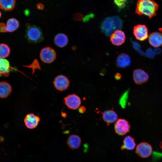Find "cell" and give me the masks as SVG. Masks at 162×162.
I'll list each match as a JSON object with an SVG mask.
<instances>
[{"label": "cell", "mask_w": 162, "mask_h": 162, "mask_svg": "<svg viewBox=\"0 0 162 162\" xmlns=\"http://www.w3.org/2000/svg\"><path fill=\"white\" fill-rule=\"evenodd\" d=\"M10 49L6 44H0V58H4L8 57L10 53Z\"/></svg>", "instance_id": "cell-23"}, {"label": "cell", "mask_w": 162, "mask_h": 162, "mask_svg": "<svg viewBox=\"0 0 162 162\" xmlns=\"http://www.w3.org/2000/svg\"><path fill=\"white\" fill-rule=\"evenodd\" d=\"M159 30L160 31L162 32L161 33H162V27L160 28L159 29Z\"/></svg>", "instance_id": "cell-38"}, {"label": "cell", "mask_w": 162, "mask_h": 162, "mask_svg": "<svg viewBox=\"0 0 162 162\" xmlns=\"http://www.w3.org/2000/svg\"><path fill=\"white\" fill-rule=\"evenodd\" d=\"M12 88L7 82H0V98H4L7 97L10 93Z\"/></svg>", "instance_id": "cell-20"}, {"label": "cell", "mask_w": 162, "mask_h": 162, "mask_svg": "<svg viewBox=\"0 0 162 162\" xmlns=\"http://www.w3.org/2000/svg\"><path fill=\"white\" fill-rule=\"evenodd\" d=\"M154 51L155 54H159L161 52L159 48H155Z\"/></svg>", "instance_id": "cell-35"}, {"label": "cell", "mask_w": 162, "mask_h": 162, "mask_svg": "<svg viewBox=\"0 0 162 162\" xmlns=\"http://www.w3.org/2000/svg\"><path fill=\"white\" fill-rule=\"evenodd\" d=\"M25 37L28 42L37 43L44 39L40 28L35 25H27L25 31Z\"/></svg>", "instance_id": "cell-2"}, {"label": "cell", "mask_w": 162, "mask_h": 162, "mask_svg": "<svg viewBox=\"0 0 162 162\" xmlns=\"http://www.w3.org/2000/svg\"><path fill=\"white\" fill-rule=\"evenodd\" d=\"M6 25L3 22H0V32H8Z\"/></svg>", "instance_id": "cell-30"}, {"label": "cell", "mask_w": 162, "mask_h": 162, "mask_svg": "<svg viewBox=\"0 0 162 162\" xmlns=\"http://www.w3.org/2000/svg\"><path fill=\"white\" fill-rule=\"evenodd\" d=\"M114 3L120 9L125 8L127 4V0H113Z\"/></svg>", "instance_id": "cell-25"}, {"label": "cell", "mask_w": 162, "mask_h": 162, "mask_svg": "<svg viewBox=\"0 0 162 162\" xmlns=\"http://www.w3.org/2000/svg\"><path fill=\"white\" fill-rule=\"evenodd\" d=\"M94 16V15L93 14H90L88 15H86L85 17H84L83 20L84 22H86L89 20L90 19L92 18Z\"/></svg>", "instance_id": "cell-31"}, {"label": "cell", "mask_w": 162, "mask_h": 162, "mask_svg": "<svg viewBox=\"0 0 162 162\" xmlns=\"http://www.w3.org/2000/svg\"><path fill=\"white\" fill-rule=\"evenodd\" d=\"M86 111V108L84 106H81L79 109V111L81 113H83Z\"/></svg>", "instance_id": "cell-32"}, {"label": "cell", "mask_w": 162, "mask_h": 162, "mask_svg": "<svg viewBox=\"0 0 162 162\" xmlns=\"http://www.w3.org/2000/svg\"><path fill=\"white\" fill-rule=\"evenodd\" d=\"M19 22L15 18H10L7 21L6 26L8 32H12L16 30L19 27Z\"/></svg>", "instance_id": "cell-22"}, {"label": "cell", "mask_w": 162, "mask_h": 162, "mask_svg": "<svg viewBox=\"0 0 162 162\" xmlns=\"http://www.w3.org/2000/svg\"><path fill=\"white\" fill-rule=\"evenodd\" d=\"M37 8L40 10H43L44 8V5L41 3H38L37 5Z\"/></svg>", "instance_id": "cell-33"}, {"label": "cell", "mask_w": 162, "mask_h": 162, "mask_svg": "<svg viewBox=\"0 0 162 162\" xmlns=\"http://www.w3.org/2000/svg\"><path fill=\"white\" fill-rule=\"evenodd\" d=\"M64 102L69 109L76 110L81 104V99L77 95L72 94L68 95L64 98Z\"/></svg>", "instance_id": "cell-8"}, {"label": "cell", "mask_w": 162, "mask_h": 162, "mask_svg": "<svg viewBox=\"0 0 162 162\" xmlns=\"http://www.w3.org/2000/svg\"><path fill=\"white\" fill-rule=\"evenodd\" d=\"M126 36L124 32L121 30L115 31L111 35L110 40L114 45L119 46L125 42Z\"/></svg>", "instance_id": "cell-10"}, {"label": "cell", "mask_w": 162, "mask_h": 162, "mask_svg": "<svg viewBox=\"0 0 162 162\" xmlns=\"http://www.w3.org/2000/svg\"><path fill=\"white\" fill-rule=\"evenodd\" d=\"M131 42L133 48L136 51L142 55L144 56L146 55L144 52L142 51L140 45L137 43L131 40Z\"/></svg>", "instance_id": "cell-26"}, {"label": "cell", "mask_w": 162, "mask_h": 162, "mask_svg": "<svg viewBox=\"0 0 162 162\" xmlns=\"http://www.w3.org/2000/svg\"><path fill=\"white\" fill-rule=\"evenodd\" d=\"M53 84L57 90L62 91L67 89L70 85L68 78L64 75H60L56 76L54 79Z\"/></svg>", "instance_id": "cell-7"}, {"label": "cell", "mask_w": 162, "mask_h": 162, "mask_svg": "<svg viewBox=\"0 0 162 162\" xmlns=\"http://www.w3.org/2000/svg\"><path fill=\"white\" fill-rule=\"evenodd\" d=\"M130 129V125L129 122L124 119H118L114 125L116 133L120 136L125 135L129 132Z\"/></svg>", "instance_id": "cell-4"}, {"label": "cell", "mask_w": 162, "mask_h": 162, "mask_svg": "<svg viewBox=\"0 0 162 162\" xmlns=\"http://www.w3.org/2000/svg\"><path fill=\"white\" fill-rule=\"evenodd\" d=\"M54 42L57 46L61 48L65 46L68 43V36L64 34L58 33L55 37Z\"/></svg>", "instance_id": "cell-18"}, {"label": "cell", "mask_w": 162, "mask_h": 162, "mask_svg": "<svg viewBox=\"0 0 162 162\" xmlns=\"http://www.w3.org/2000/svg\"><path fill=\"white\" fill-rule=\"evenodd\" d=\"M122 77L121 75L119 73H117L115 75V78L116 80H120Z\"/></svg>", "instance_id": "cell-34"}, {"label": "cell", "mask_w": 162, "mask_h": 162, "mask_svg": "<svg viewBox=\"0 0 162 162\" xmlns=\"http://www.w3.org/2000/svg\"><path fill=\"white\" fill-rule=\"evenodd\" d=\"M131 60L130 57L127 54L122 53L117 57L116 60L117 66L121 68H124L130 66Z\"/></svg>", "instance_id": "cell-13"}, {"label": "cell", "mask_w": 162, "mask_h": 162, "mask_svg": "<svg viewBox=\"0 0 162 162\" xmlns=\"http://www.w3.org/2000/svg\"><path fill=\"white\" fill-rule=\"evenodd\" d=\"M133 34L136 38L140 41L144 40L148 37V29L144 25L139 24L134 26Z\"/></svg>", "instance_id": "cell-9"}, {"label": "cell", "mask_w": 162, "mask_h": 162, "mask_svg": "<svg viewBox=\"0 0 162 162\" xmlns=\"http://www.w3.org/2000/svg\"><path fill=\"white\" fill-rule=\"evenodd\" d=\"M100 28L102 32L107 37L111 36L116 29L112 17L106 18L101 23Z\"/></svg>", "instance_id": "cell-5"}, {"label": "cell", "mask_w": 162, "mask_h": 162, "mask_svg": "<svg viewBox=\"0 0 162 162\" xmlns=\"http://www.w3.org/2000/svg\"><path fill=\"white\" fill-rule=\"evenodd\" d=\"M11 68L9 62L7 60L0 58V76H8Z\"/></svg>", "instance_id": "cell-17"}, {"label": "cell", "mask_w": 162, "mask_h": 162, "mask_svg": "<svg viewBox=\"0 0 162 162\" xmlns=\"http://www.w3.org/2000/svg\"><path fill=\"white\" fill-rule=\"evenodd\" d=\"M40 121L39 117L33 113H30L26 115L25 117L24 122L27 128L33 129L37 127Z\"/></svg>", "instance_id": "cell-11"}, {"label": "cell", "mask_w": 162, "mask_h": 162, "mask_svg": "<svg viewBox=\"0 0 162 162\" xmlns=\"http://www.w3.org/2000/svg\"><path fill=\"white\" fill-rule=\"evenodd\" d=\"M1 13L0 11V18L1 17Z\"/></svg>", "instance_id": "cell-39"}, {"label": "cell", "mask_w": 162, "mask_h": 162, "mask_svg": "<svg viewBox=\"0 0 162 162\" xmlns=\"http://www.w3.org/2000/svg\"><path fill=\"white\" fill-rule=\"evenodd\" d=\"M148 40L150 44L155 47L162 45V33L155 32L151 33L149 36Z\"/></svg>", "instance_id": "cell-14"}, {"label": "cell", "mask_w": 162, "mask_h": 162, "mask_svg": "<svg viewBox=\"0 0 162 162\" xmlns=\"http://www.w3.org/2000/svg\"><path fill=\"white\" fill-rule=\"evenodd\" d=\"M40 57L41 61L46 64H50L56 59V51L52 48L46 47L43 48L40 52Z\"/></svg>", "instance_id": "cell-3"}, {"label": "cell", "mask_w": 162, "mask_h": 162, "mask_svg": "<svg viewBox=\"0 0 162 162\" xmlns=\"http://www.w3.org/2000/svg\"><path fill=\"white\" fill-rule=\"evenodd\" d=\"M118 115L113 110H108L104 111L102 114V118L107 124L109 125L118 120Z\"/></svg>", "instance_id": "cell-16"}, {"label": "cell", "mask_w": 162, "mask_h": 162, "mask_svg": "<svg viewBox=\"0 0 162 162\" xmlns=\"http://www.w3.org/2000/svg\"><path fill=\"white\" fill-rule=\"evenodd\" d=\"M148 78L147 74L141 69H136L133 72V78L135 82L137 84L140 85L146 82Z\"/></svg>", "instance_id": "cell-12"}, {"label": "cell", "mask_w": 162, "mask_h": 162, "mask_svg": "<svg viewBox=\"0 0 162 162\" xmlns=\"http://www.w3.org/2000/svg\"><path fill=\"white\" fill-rule=\"evenodd\" d=\"M128 92H126L121 97L119 103L122 107L124 108L125 105L126 101L128 98Z\"/></svg>", "instance_id": "cell-27"}, {"label": "cell", "mask_w": 162, "mask_h": 162, "mask_svg": "<svg viewBox=\"0 0 162 162\" xmlns=\"http://www.w3.org/2000/svg\"><path fill=\"white\" fill-rule=\"evenodd\" d=\"M29 11L28 10H25V14L26 15H28L29 14Z\"/></svg>", "instance_id": "cell-36"}, {"label": "cell", "mask_w": 162, "mask_h": 162, "mask_svg": "<svg viewBox=\"0 0 162 162\" xmlns=\"http://www.w3.org/2000/svg\"><path fill=\"white\" fill-rule=\"evenodd\" d=\"M159 5L153 0H138L135 12L139 15H145L151 19L156 15Z\"/></svg>", "instance_id": "cell-1"}, {"label": "cell", "mask_w": 162, "mask_h": 162, "mask_svg": "<svg viewBox=\"0 0 162 162\" xmlns=\"http://www.w3.org/2000/svg\"><path fill=\"white\" fill-rule=\"evenodd\" d=\"M145 54L148 57L151 58H153L155 54L154 50L151 48L148 49Z\"/></svg>", "instance_id": "cell-28"}, {"label": "cell", "mask_w": 162, "mask_h": 162, "mask_svg": "<svg viewBox=\"0 0 162 162\" xmlns=\"http://www.w3.org/2000/svg\"><path fill=\"white\" fill-rule=\"evenodd\" d=\"M81 140L80 137L76 134H72L69 136L67 143L69 147L72 150L79 148L81 145Z\"/></svg>", "instance_id": "cell-15"}, {"label": "cell", "mask_w": 162, "mask_h": 162, "mask_svg": "<svg viewBox=\"0 0 162 162\" xmlns=\"http://www.w3.org/2000/svg\"><path fill=\"white\" fill-rule=\"evenodd\" d=\"M136 144L134 138L128 135L126 136L123 141V145L121 148L122 150L126 149L131 150L134 149Z\"/></svg>", "instance_id": "cell-19"}, {"label": "cell", "mask_w": 162, "mask_h": 162, "mask_svg": "<svg viewBox=\"0 0 162 162\" xmlns=\"http://www.w3.org/2000/svg\"><path fill=\"white\" fill-rule=\"evenodd\" d=\"M160 146L162 149V142L160 143Z\"/></svg>", "instance_id": "cell-37"}, {"label": "cell", "mask_w": 162, "mask_h": 162, "mask_svg": "<svg viewBox=\"0 0 162 162\" xmlns=\"http://www.w3.org/2000/svg\"><path fill=\"white\" fill-rule=\"evenodd\" d=\"M73 19L76 21H80L83 20L84 17L80 13H76L73 16Z\"/></svg>", "instance_id": "cell-29"}, {"label": "cell", "mask_w": 162, "mask_h": 162, "mask_svg": "<svg viewBox=\"0 0 162 162\" xmlns=\"http://www.w3.org/2000/svg\"><path fill=\"white\" fill-rule=\"evenodd\" d=\"M112 18L116 29H121L123 26V22L119 17L118 16H114Z\"/></svg>", "instance_id": "cell-24"}, {"label": "cell", "mask_w": 162, "mask_h": 162, "mask_svg": "<svg viewBox=\"0 0 162 162\" xmlns=\"http://www.w3.org/2000/svg\"><path fill=\"white\" fill-rule=\"evenodd\" d=\"M136 152L140 157L146 158L149 157L152 154V149L148 143L142 142L138 144L136 148Z\"/></svg>", "instance_id": "cell-6"}, {"label": "cell", "mask_w": 162, "mask_h": 162, "mask_svg": "<svg viewBox=\"0 0 162 162\" xmlns=\"http://www.w3.org/2000/svg\"><path fill=\"white\" fill-rule=\"evenodd\" d=\"M16 3V0H0V8L5 11H11L15 8Z\"/></svg>", "instance_id": "cell-21"}]
</instances>
